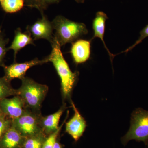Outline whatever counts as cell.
<instances>
[{"label":"cell","instance_id":"obj_1","mask_svg":"<svg viewBox=\"0 0 148 148\" xmlns=\"http://www.w3.org/2000/svg\"><path fill=\"white\" fill-rule=\"evenodd\" d=\"M52 50L47 56L49 62L53 64L60 77L61 91L64 99H70L78 76L77 72H73L65 60L61 51V47L53 38L51 42Z\"/></svg>","mask_w":148,"mask_h":148},{"label":"cell","instance_id":"obj_2","mask_svg":"<svg viewBox=\"0 0 148 148\" xmlns=\"http://www.w3.org/2000/svg\"><path fill=\"white\" fill-rule=\"evenodd\" d=\"M51 23L55 30L54 39L61 47L73 43L88 33L84 23L71 21L61 15L56 16Z\"/></svg>","mask_w":148,"mask_h":148},{"label":"cell","instance_id":"obj_3","mask_svg":"<svg viewBox=\"0 0 148 148\" xmlns=\"http://www.w3.org/2000/svg\"><path fill=\"white\" fill-rule=\"evenodd\" d=\"M21 80L22 83L17 89V95L24 101L26 108L40 112L42 104L48 91V87L28 77H24Z\"/></svg>","mask_w":148,"mask_h":148},{"label":"cell","instance_id":"obj_4","mask_svg":"<svg viewBox=\"0 0 148 148\" xmlns=\"http://www.w3.org/2000/svg\"><path fill=\"white\" fill-rule=\"evenodd\" d=\"M130 128L121 138V143L125 145L130 140L143 142L148 141V111L139 108L133 111L131 116Z\"/></svg>","mask_w":148,"mask_h":148},{"label":"cell","instance_id":"obj_5","mask_svg":"<svg viewBox=\"0 0 148 148\" xmlns=\"http://www.w3.org/2000/svg\"><path fill=\"white\" fill-rule=\"evenodd\" d=\"M40 112L26 108L23 114L12 120V125L24 137H30L43 132L40 126Z\"/></svg>","mask_w":148,"mask_h":148},{"label":"cell","instance_id":"obj_6","mask_svg":"<svg viewBox=\"0 0 148 148\" xmlns=\"http://www.w3.org/2000/svg\"><path fill=\"white\" fill-rule=\"evenodd\" d=\"M42 15L41 18L27 27V31L31 34L34 40L45 39L51 43L54 38L53 25L44 13Z\"/></svg>","mask_w":148,"mask_h":148},{"label":"cell","instance_id":"obj_7","mask_svg":"<svg viewBox=\"0 0 148 148\" xmlns=\"http://www.w3.org/2000/svg\"><path fill=\"white\" fill-rule=\"evenodd\" d=\"M49 62L47 57L42 60L35 58L24 63H14L8 66H4L5 78L10 81L15 78L21 79L25 77L27 71L34 66L42 65Z\"/></svg>","mask_w":148,"mask_h":148},{"label":"cell","instance_id":"obj_8","mask_svg":"<svg viewBox=\"0 0 148 148\" xmlns=\"http://www.w3.org/2000/svg\"><path fill=\"white\" fill-rule=\"evenodd\" d=\"M0 107L5 115L12 120L21 116L27 108L24 101L18 95L12 98H6L0 100Z\"/></svg>","mask_w":148,"mask_h":148},{"label":"cell","instance_id":"obj_9","mask_svg":"<svg viewBox=\"0 0 148 148\" xmlns=\"http://www.w3.org/2000/svg\"><path fill=\"white\" fill-rule=\"evenodd\" d=\"M72 106L74 111L73 116L66 123V131L77 142L82 136L86 127L85 120L78 110L73 102Z\"/></svg>","mask_w":148,"mask_h":148},{"label":"cell","instance_id":"obj_10","mask_svg":"<svg viewBox=\"0 0 148 148\" xmlns=\"http://www.w3.org/2000/svg\"><path fill=\"white\" fill-rule=\"evenodd\" d=\"M71 53L75 64H82L90 58V41L78 40L72 43Z\"/></svg>","mask_w":148,"mask_h":148},{"label":"cell","instance_id":"obj_11","mask_svg":"<svg viewBox=\"0 0 148 148\" xmlns=\"http://www.w3.org/2000/svg\"><path fill=\"white\" fill-rule=\"evenodd\" d=\"M25 138L12 125L0 140V148H21Z\"/></svg>","mask_w":148,"mask_h":148},{"label":"cell","instance_id":"obj_12","mask_svg":"<svg viewBox=\"0 0 148 148\" xmlns=\"http://www.w3.org/2000/svg\"><path fill=\"white\" fill-rule=\"evenodd\" d=\"M65 109L66 105H64L54 113L47 116H41V127L46 135L48 136L58 129L59 121Z\"/></svg>","mask_w":148,"mask_h":148},{"label":"cell","instance_id":"obj_13","mask_svg":"<svg viewBox=\"0 0 148 148\" xmlns=\"http://www.w3.org/2000/svg\"><path fill=\"white\" fill-rule=\"evenodd\" d=\"M29 45H34V40L31 34L27 31L23 32L20 28H17L14 32L13 41L10 47L7 48V50L13 51L14 59L15 60L18 51Z\"/></svg>","mask_w":148,"mask_h":148},{"label":"cell","instance_id":"obj_14","mask_svg":"<svg viewBox=\"0 0 148 148\" xmlns=\"http://www.w3.org/2000/svg\"><path fill=\"white\" fill-rule=\"evenodd\" d=\"M108 19V17L107 16V14L103 12L99 11L96 13L95 18L93 19L92 22V29L94 32V35L91 40H93L95 38H98L101 39L103 42L105 48L109 53L111 62H112L113 59L115 55L110 53L108 49L106 46L104 40L106 22Z\"/></svg>","mask_w":148,"mask_h":148},{"label":"cell","instance_id":"obj_15","mask_svg":"<svg viewBox=\"0 0 148 148\" xmlns=\"http://www.w3.org/2000/svg\"><path fill=\"white\" fill-rule=\"evenodd\" d=\"M47 135L43 132L27 137L21 148H42Z\"/></svg>","mask_w":148,"mask_h":148},{"label":"cell","instance_id":"obj_16","mask_svg":"<svg viewBox=\"0 0 148 148\" xmlns=\"http://www.w3.org/2000/svg\"><path fill=\"white\" fill-rule=\"evenodd\" d=\"M25 0H0V5L3 10L8 13L17 12L23 8Z\"/></svg>","mask_w":148,"mask_h":148},{"label":"cell","instance_id":"obj_17","mask_svg":"<svg viewBox=\"0 0 148 148\" xmlns=\"http://www.w3.org/2000/svg\"><path fill=\"white\" fill-rule=\"evenodd\" d=\"M10 81L5 77L0 78V100L12 95H17V90L13 89Z\"/></svg>","mask_w":148,"mask_h":148},{"label":"cell","instance_id":"obj_18","mask_svg":"<svg viewBox=\"0 0 148 148\" xmlns=\"http://www.w3.org/2000/svg\"><path fill=\"white\" fill-rule=\"evenodd\" d=\"M67 115L66 119L63 122V123L60 126H59L58 129L55 131V132L51 133V134L47 136V138L46 139L44 143L42 148H53L55 143L57 141L58 135H59V133L61 132V130L62 129L64 123H66V119L67 118L68 116H69V112H68Z\"/></svg>","mask_w":148,"mask_h":148},{"label":"cell","instance_id":"obj_19","mask_svg":"<svg viewBox=\"0 0 148 148\" xmlns=\"http://www.w3.org/2000/svg\"><path fill=\"white\" fill-rule=\"evenodd\" d=\"M8 42V39L5 38L1 27H0V66L3 65V62L8 51L6 45Z\"/></svg>","mask_w":148,"mask_h":148},{"label":"cell","instance_id":"obj_20","mask_svg":"<svg viewBox=\"0 0 148 148\" xmlns=\"http://www.w3.org/2000/svg\"><path fill=\"white\" fill-rule=\"evenodd\" d=\"M25 4L29 7L37 9L41 14H43L48 5L43 0H25Z\"/></svg>","mask_w":148,"mask_h":148},{"label":"cell","instance_id":"obj_21","mask_svg":"<svg viewBox=\"0 0 148 148\" xmlns=\"http://www.w3.org/2000/svg\"><path fill=\"white\" fill-rule=\"evenodd\" d=\"M12 125V120L7 119L5 116L0 118V140Z\"/></svg>","mask_w":148,"mask_h":148},{"label":"cell","instance_id":"obj_22","mask_svg":"<svg viewBox=\"0 0 148 148\" xmlns=\"http://www.w3.org/2000/svg\"><path fill=\"white\" fill-rule=\"evenodd\" d=\"M140 37H139L138 39L135 42V43H134L133 45L130 46V47L127 48V49H126V50L125 51L123 52L127 53V52H128L132 50V49L135 47L136 46L140 44V43L143 41V40L145 38L148 37V24L143 28V30L140 32Z\"/></svg>","mask_w":148,"mask_h":148},{"label":"cell","instance_id":"obj_23","mask_svg":"<svg viewBox=\"0 0 148 148\" xmlns=\"http://www.w3.org/2000/svg\"><path fill=\"white\" fill-rule=\"evenodd\" d=\"M43 1L48 5L51 4L57 3H59L61 0H43Z\"/></svg>","mask_w":148,"mask_h":148},{"label":"cell","instance_id":"obj_24","mask_svg":"<svg viewBox=\"0 0 148 148\" xmlns=\"http://www.w3.org/2000/svg\"><path fill=\"white\" fill-rule=\"evenodd\" d=\"M53 148H63L62 145L57 140Z\"/></svg>","mask_w":148,"mask_h":148},{"label":"cell","instance_id":"obj_25","mask_svg":"<svg viewBox=\"0 0 148 148\" xmlns=\"http://www.w3.org/2000/svg\"><path fill=\"white\" fill-rule=\"evenodd\" d=\"M5 116V115L3 113V112L1 110V107H0V118Z\"/></svg>","mask_w":148,"mask_h":148},{"label":"cell","instance_id":"obj_26","mask_svg":"<svg viewBox=\"0 0 148 148\" xmlns=\"http://www.w3.org/2000/svg\"><path fill=\"white\" fill-rule=\"evenodd\" d=\"M85 0H76L77 2L78 3H84Z\"/></svg>","mask_w":148,"mask_h":148},{"label":"cell","instance_id":"obj_27","mask_svg":"<svg viewBox=\"0 0 148 148\" xmlns=\"http://www.w3.org/2000/svg\"><path fill=\"white\" fill-rule=\"evenodd\" d=\"M146 145H147V148H148V141H147V143H146Z\"/></svg>","mask_w":148,"mask_h":148}]
</instances>
